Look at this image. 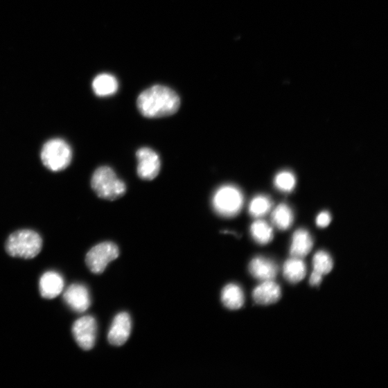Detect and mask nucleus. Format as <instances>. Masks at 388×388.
<instances>
[{
	"label": "nucleus",
	"mask_w": 388,
	"mask_h": 388,
	"mask_svg": "<svg viewBox=\"0 0 388 388\" xmlns=\"http://www.w3.org/2000/svg\"><path fill=\"white\" fill-rule=\"evenodd\" d=\"M137 106L145 118H161L176 114L181 100L177 93L169 87L155 85L140 94Z\"/></svg>",
	"instance_id": "obj_1"
},
{
	"label": "nucleus",
	"mask_w": 388,
	"mask_h": 388,
	"mask_svg": "<svg viewBox=\"0 0 388 388\" xmlns=\"http://www.w3.org/2000/svg\"><path fill=\"white\" fill-rule=\"evenodd\" d=\"M43 240L37 232L31 229L18 230L8 238L6 251L10 256L24 259H32L40 254Z\"/></svg>",
	"instance_id": "obj_2"
},
{
	"label": "nucleus",
	"mask_w": 388,
	"mask_h": 388,
	"mask_svg": "<svg viewBox=\"0 0 388 388\" xmlns=\"http://www.w3.org/2000/svg\"><path fill=\"white\" fill-rule=\"evenodd\" d=\"M91 185L97 196L109 201L123 197L127 191L125 182L108 166L100 167L94 171Z\"/></svg>",
	"instance_id": "obj_3"
},
{
	"label": "nucleus",
	"mask_w": 388,
	"mask_h": 388,
	"mask_svg": "<svg viewBox=\"0 0 388 388\" xmlns=\"http://www.w3.org/2000/svg\"><path fill=\"white\" fill-rule=\"evenodd\" d=\"M244 204L242 191L236 186L226 185L220 187L212 199V206L218 215L233 218L238 215Z\"/></svg>",
	"instance_id": "obj_4"
},
{
	"label": "nucleus",
	"mask_w": 388,
	"mask_h": 388,
	"mask_svg": "<svg viewBox=\"0 0 388 388\" xmlns=\"http://www.w3.org/2000/svg\"><path fill=\"white\" fill-rule=\"evenodd\" d=\"M73 152L70 146L65 141L55 139L46 142L41 152L43 164L53 172L62 171L71 164Z\"/></svg>",
	"instance_id": "obj_5"
},
{
	"label": "nucleus",
	"mask_w": 388,
	"mask_h": 388,
	"mask_svg": "<svg viewBox=\"0 0 388 388\" xmlns=\"http://www.w3.org/2000/svg\"><path fill=\"white\" fill-rule=\"evenodd\" d=\"M120 255L118 246L111 242H105L92 247L86 256L89 269L95 274L103 273L108 264Z\"/></svg>",
	"instance_id": "obj_6"
},
{
	"label": "nucleus",
	"mask_w": 388,
	"mask_h": 388,
	"mask_svg": "<svg viewBox=\"0 0 388 388\" xmlns=\"http://www.w3.org/2000/svg\"><path fill=\"white\" fill-rule=\"evenodd\" d=\"M136 157L138 159L137 172L141 179L152 181L159 176L161 164L157 152L150 148H141L136 152Z\"/></svg>",
	"instance_id": "obj_7"
},
{
	"label": "nucleus",
	"mask_w": 388,
	"mask_h": 388,
	"mask_svg": "<svg viewBox=\"0 0 388 388\" xmlns=\"http://www.w3.org/2000/svg\"><path fill=\"white\" fill-rule=\"evenodd\" d=\"M96 332V321L91 316H85L76 320L72 327V334L76 343L86 351L94 347Z\"/></svg>",
	"instance_id": "obj_8"
},
{
	"label": "nucleus",
	"mask_w": 388,
	"mask_h": 388,
	"mask_svg": "<svg viewBox=\"0 0 388 388\" xmlns=\"http://www.w3.org/2000/svg\"><path fill=\"white\" fill-rule=\"evenodd\" d=\"M64 299L69 308L76 313H84L91 305L87 288L82 284H72L64 294Z\"/></svg>",
	"instance_id": "obj_9"
},
{
	"label": "nucleus",
	"mask_w": 388,
	"mask_h": 388,
	"mask_svg": "<svg viewBox=\"0 0 388 388\" xmlns=\"http://www.w3.org/2000/svg\"><path fill=\"white\" fill-rule=\"evenodd\" d=\"M132 328V321L127 313H121L115 317L108 333V341L114 346H122L128 340Z\"/></svg>",
	"instance_id": "obj_10"
},
{
	"label": "nucleus",
	"mask_w": 388,
	"mask_h": 388,
	"mask_svg": "<svg viewBox=\"0 0 388 388\" xmlns=\"http://www.w3.org/2000/svg\"><path fill=\"white\" fill-rule=\"evenodd\" d=\"M249 271L252 277L259 281H274L278 275L279 267L273 261L257 257L250 262Z\"/></svg>",
	"instance_id": "obj_11"
},
{
	"label": "nucleus",
	"mask_w": 388,
	"mask_h": 388,
	"mask_svg": "<svg viewBox=\"0 0 388 388\" xmlns=\"http://www.w3.org/2000/svg\"><path fill=\"white\" fill-rule=\"evenodd\" d=\"M64 288L63 277L55 271L46 272L39 282L41 295L46 299H53L60 296Z\"/></svg>",
	"instance_id": "obj_12"
},
{
	"label": "nucleus",
	"mask_w": 388,
	"mask_h": 388,
	"mask_svg": "<svg viewBox=\"0 0 388 388\" xmlns=\"http://www.w3.org/2000/svg\"><path fill=\"white\" fill-rule=\"evenodd\" d=\"M252 297L259 305H270L278 302L281 298V288L274 281H263L252 292Z\"/></svg>",
	"instance_id": "obj_13"
},
{
	"label": "nucleus",
	"mask_w": 388,
	"mask_h": 388,
	"mask_svg": "<svg viewBox=\"0 0 388 388\" xmlns=\"http://www.w3.org/2000/svg\"><path fill=\"white\" fill-rule=\"evenodd\" d=\"M313 245V240L310 233L306 229H299L293 236L290 254L294 258L302 259L310 254Z\"/></svg>",
	"instance_id": "obj_14"
},
{
	"label": "nucleus",
	"mask_w": 388,
	"mask_h": 388,
	"mask_svg": "<svg viewBox=\"0 0 388 388\" xmlns=\"http://www.w3.org/2000/svg\"><path fill=\"white\" fill-rule=\"evenodd\" d=\"M306 271V265L302 259L294 257L286 261L283 268L284 278L294 284L304 279Z\"/></svg>",
	"instance_id": "obj_15"
},
{
	"label": "nucleus",
	"mask_w": 388,
	"mask_h": 388,
	"mask_svg": "<svg viewBox=\"0 0 388 388\" xmlns=\"http://www.w3.org/2000/svg\"><path fill=\"white\" fill-rule=\"evenodd\" d=\"M222 301L224 306L229 309L238 310L241 308L245 303L243 290L237 284H228L222 290Z\"/></svg>",
	"instance_id": "obj_16"
},
{
	"label": "nucleus",
	"mask_w": 388,
	"mask_h": 388,
	"mask_svg": "<svg viewBox=\"0 0 388 388\" xmlns=\"http://www.w3.org/2000/svg\"><path fill=\"white\" fill-rule=\"evenodd\" d=\"M118 82L112 75L103 73L97 76L93 81L92 88L96 95L108 96L118 91Z\"/></svg>",
	"instance_id": "obj_17"
},
{
	"label": "nucleus",
	"mask_w": 388,
	"mask_h": 388,
	"mask_svg": "<svg viewBox=\"0 0 388 388\" xmlns=\"http://www.w3.org/2000/svg\"><path fill=\"white\" fill-rule=\"evenodd\" d=\"M271 220L278 229L286 230L294 222V213L286 204H281L272 213Z\"/></svg>",
	"instance_id": "obj_18"
},
{
	"label": "nucleus",
	"mask_w": 388,
	"mask_h": 388,
	"mask_svg": "<svg viewBox=\"0 0 388 388\" xmlns=\"http://www.w3.org/2000/svg\"><path fill=\"white\" fill-rule=\"evenodd\" d=\"M252 238L260 245H267L274 238L273 228L264 220H257L251 225Z\"/></svg>",
	"instance_id": "obj_19"
},
{
	"label": "nucleus",
	"mask_w": 388,
	"mask_h": 388,
	"mask_svg": "<svg viewBox=\"0 0 388 388\" xmlns=\"http://www.w3.org/2000/svg\"><path fill=\"white\" fill-rule=\"evenodd\" d=\"M272 203L270 198L259 195L252 200L249 206V212L252 217L260 218L264 217L271 210Z\"/></svg>",
	"instance_id": "obj_20"
},
{
	"label": "nucleus",
	"mask_w": 388,
	"mask_h": 388,
	"mask_svg": "<svg viewBox=\"0 0 388 388\" xmlns=\"http://www.w3.org/2000/svg\"><path fill=\"white\" fill-rule=\"evenodd\" d=\"M333 261L326 252L319 251L313 258L314 270L322 276L330 273L333 269Z\"/></svg>",
	"instance_id": "obj_21"
},
{
	"label": "nucleus",
	"mask_w": 388,
	"mask_h": 388,
	"mask_svg": "<svg viewBox=\"0 0 388 388\" xmlns=\"http://www.w3.org/2000/svg\"><path fill=\"white\" fill-rule=\"evenodd\" d=\"M274 183L280 191L290 192L295 188L296 178L294 175L290 171H281L277 174Z\"/></svg>",
	"instance_id": "obj_22"
},
{
	"label": "nucleus",
	"mask_w": 388,
	"mask_h": 388,
	"mask_svg": "<svg viewBox=\"0 0 388 388\" xmlns=\"http://www.w3.org/2000/svg\"><path fill=\"white\" fill-rule=\"evenodd\" d=\"M332 217L328 211H322L318 215L316 222L319 227L324 228L331 223Z\"/></svg>",
	"instance_id": "obj_23"
},
{
	"label": "nucleus",
	"mask_w": 388,
	"mask_h": 388,
	"mask_svg": "<svg viewBox=\"0 0 388 388\" xmlns=\"http://www.w3.org/2000/svg\"><path fill=\"white\" fill-rule=\"evenodd\" d=\"M322 279L323 276L314 270L309 279L310 285L312 286H318L322 282Z\"/></svg>",
	"instance_id": "obj_24"
}]
</instances>
